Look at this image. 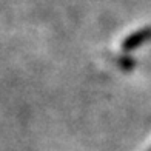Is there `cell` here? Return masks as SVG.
Wrapping results in <instances>:
<instances>
[{"mask_svg": "<svg viewBox=\"0 0 151 151\" xmlns=\"http://www.w3.org/2000/svg\"><path fill=\"white\" fill-rule=\"evenodd\" d=\"M150 40H151V26H145V28L129 34V36L123 40L122 50L123 51H133L136 48H139L140 45L150 42Z\"/></svg>", "mask_w": 151, "mask_h": 151, "instance_id": "6da1fadb", "label": "cell"}, {"mask_svg": "<svg viewBox=\"0 0 151 151\" xmlns=\"http://www.w3.org/2000/svg\"><path fill=\"white\" fill-rule=\"evenodd\" d=\"M117 65L122 68V70L129 71V70H133V68L136 66V62L131 57H119L117 59Z\"/></svg>", "mask_w": 151, "mask_h": 151, "instance_id": "7a4b0ae2", "label": "cell"}, {"mask_svg": "<svg viewBox=\"0 0 151 151\" xmlns=\"http://www.w3.org/2000/svg\"><path fill=\"white\" fill-rule=\"evenodd\" d=\"M150 151H151V148H150Z\"/></svg>", "mask_w": 151, "mask_h": 151, "instance_id": "3957f363", "label": "cell"}]
</instances>
